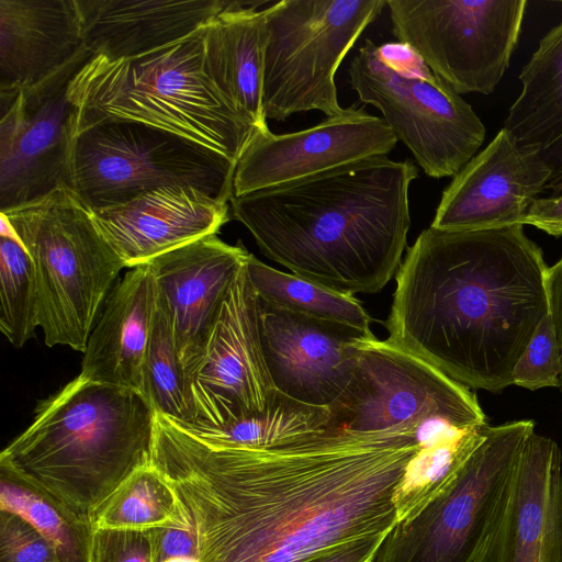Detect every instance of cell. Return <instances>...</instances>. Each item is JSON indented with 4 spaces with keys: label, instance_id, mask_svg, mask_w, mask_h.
I'll return each instance as SVG.
<instances>
[{
    "label": "cell",
    "instance_id": "6da1fadb",
    "mask_svg": "<svg viewBox=\"0 0 562 562\" xmlns=\"http://www.w3.org/2000/svg\"><path fill=\"white\" fill-rule=\"evenodd\" d=\"M328 411L325 430L263 449L215 446L156 414L150 464L199 562H304L393 528L396 487L440 415L386 425L340 404Z\"/></svg>",
    "mask_w": 562,
    "mask_h": 562
},
{
    "label": "cell",
    "instance_id": "7a4b0ae2",
    "mask_svg": "<svg viewBox=\"0 0 562 562\" xmlns=\"http://www.w3.org/2000/svg\"><path fill=\"white\" fill-rule=\"evenodd\" d=\"M522 226L424 229L395 274L386 340L469 389L512 385L549 314V267Z\"/></svg>",
    "mask_w": 562,
    "mask_h": 562
},
{
    "label": "cell",
    "instance_id": "3957f363",
    "mask_svg": "<svg viewBox=\"0 0 562 562\" xmlns=\"http://www.w3.org/2000/svg\"><path fill=\"white\" fill-rule=\"evenodd\" d=\"M417 177L412 160L380 156L229 202L267 258L328 289L372 294L403 261Z\"/></svg>",
    "mask_w": 562,
    "mask_h": 562
},
{
    "label": "cell",
    "instance_id": "277c9868",
    "mask_svg": "<svg viewBox=\"0 0 562 562\" xmlns=\"http://www.w3.org/2000/svg\"><path fill=\"white\" fill-rule=\"evenodd\" d=\"M156 411L140 392L78 375L40 402L0 461L83 518L151 461Z\"/></svg>",
    "mask_w": 562,
    "mask_h": 562
},
{
    "label": "cell",
    "instance_id": "5b68a950",
    "mask_svg": "<svg viewBox=\"0 0 562 562\" xmlns=\"http://www.w3.org/2000/svg\"><path fill=\"white\" fill-rule=\"evenodd\" d=\"M204 27L133 58L92 55L68 87L75 132L102 120L132 121L237 162L257 130L216 88L206 65Z\"/></svg>",
    "mask_w": 562,
    "mask_h": 562
},
{
    "label": "cell",
    "instance_id": "8992f818",
    "mask_svg": "<svg viewBox=\"0 0 562 562\" xmlns=\"http://www.w3.org/2000/svg\"><path fill=\"white\" fill-rule=\"evenodd\" d=\"M0 212L32 259L45 344L83 352L104 301L125 268L100 232L92 209L63 184Z\"/></svg>",
    "mask_w": 562,
    "mask_h": 562
},
{
    "label": "cell",
    "instance_id": "52a82bcc",
    "mask_svg": "<svg viewBox=\"0 0 562 562\" xmlns=\"http://www.w3.org/2000/svg\"><path fill=\"white\" fill-rule=\"evenodd\" d=\"M386 0H282L261 10L267 119L340 114L335 75Z\"/></svg>",
    "mask_w": 562,
    "mask_h": 562
},
{
    "label": "cell",
    "instance_id": "ba28073f",
    "mask_svg": "<svg viewBox=\"0 0 562 562\" xmlns=\"http://www.w3.org/2000/svg\"><path fill=\"white\" fill-rule=\"evenodd\" d=\"M236 162L142 123L102 120L74 134L70 188L91 207L166 186H190L229 202Z\"/></svg>",
    "mask_w": 562,
    "mask_h": 562
},
{
    "label": "cell",
    "instance_id": "9c48e42d",
    "mask_svg": "<svg viewBox=\"0 0 562 562\" xmlns=\"http://www.w3.org/2000/svg\"><path fill=\"white\" fill-rule=\"evenodd\" d=\"M532 420L487 426L448 487L397 521L373 562H475L507 501Z\"/></svg>",
    "mask_w": 562,
    "mask_h": 562
},
{
    "label": "cell",
    "instance_id": "30bf717a",
    "mask_svg": "<svg viewBox=\"0 0 562 562\" xmlns=\"http://www.w3.org/2000/svg\"><path fill=\"white\" fill-rule=\"evenodd\" d=\"M348 74L359 100L382 113L427 176L454 177L483 144L480 117L431 70L414 74L396 67L367 38Z\"/></svg>",
    "mask_w": 562,
    "mask_h": 562
},
{
    "label": "cell",
    "instance_id": "8fae6325",
    "mask_svg": "<svg viewBox=\"0 0 562 562\" xmlns=\"http://www.w3.org/2000/svg\"><path fill=\"white\" fill-rule=\"evenodd\" d=\"M526 0H386L395 37L458 94L492 93L518 44Z\"/></svg>",
    "mask_w": 562,
    "mask_h": 562
},
{
    "label": "cell",
    "instance_id": "7c38bea8",
    "mask_svg": "<svg viewBox=\"0 0 562 562\" xmlns=\"http://www.w3.org/2000/svg\"><path fill=\"white\" fill-rule=\"evenodd\" d=\"M92 55L85 45L40 83L0 90V211L70 186L75 108L68 87Z\"/></svg>",
    "mask_w": 562,
    "mask_h": 562
},
{
    "label": "cell",
    "instance_id": "4fadbf2b",
    "mask_svg": "<svg viewBox=\"0 0 562 562\" xmlns=\"http://www.w3.org/2000/svg\"><path fill=\"white\" fill-rule=\"evenodd\" d=\"M246 262L226 293L203 360L188 386L192 417L188 426L224 428L261 413L277 391L262 351L259 297Z\"/></svg>",
    "mask_w": 562,
    "mask_h": 562
},
{
    "label": "cell",
    "instance_id": "5bb4252c",
    "mask_svg": "<svg viewBox=\"0 0 562 562\" xmlns=\"http://www.w3.org/2000/svg\"><path fill=\"white\" fill-rule=\"evenodd\" d=\"M397 140L382 117L355 105L307 130L288 134L255 131L236 162L234 195L387 156Z\"/></svg>",
    "mask_w": 562,
    "mask_h": 562
},
{
    "label": "cell",
    "instance_id": "9a60e30c",
    "mask_svg": "<svg viewBox=\"0 0 562 562\" xmlns=\"http://www.w3.org/2000/svg\"><path fill=\"white\" fill-rule=\"evenodd\" d=\"M259 329L276 390L297 402L326 408L348 386L362 344L374 337L260 300Z\"/></svg>",
    "mask_w": 562,
    "mask_h": 562
},
{
    "label": "cell",
    "instance_id": "2e32d148",
    "mask_svg": "<svg viewBox=\"0 0 562 562\" xmlns=\"http://www.w3.org/2000/svg\"><path fill=\"white\" fill-rule=\"evenodd\" d=\"M248 256L243 245L212 234L148 262L169 312L187 393L226 293Z\"/></svg>",
    "mask_w": 562,
    "mask_h": 562
},
{
    "label": "cell",
    "instance_id": "e0dca14e",
    "mask_svg": "<svg viewBox=\"0 0 562 562\" xmlns=\"http://www.w3.org/2000/svg\"><path fill=\"white\" fill-rule=\"evenodd\" d=\"M549 177L542 161L502 128L443 190L430 226L482 231L524 225Z\"/></svg>",
    "mask_w": 562,
    "mask_h": 562
},
{
    "label": "cell",
    "instance_id": "ac0fdd59",
    "mask_svg": "<svg viewBox=\"0 0 562 562\" xmlns=\"http://www.w3.org/2000/svg\"><path fill=\"white\" fill-rule=\"evenodd\" d=\"M475 562H562V457L532 431L507 501Z\"/></svg>",
    "mask_w": 562,
    "mask_h": 562
},
{
    "label": "cell",
    "instance_id": "d6986e66",
    "mask_svg": "<svg viewBox=\"0 0 562 562\" xmlns=\"http://www.w3.org/2000/svg\"><path fill=\"white\" fill-rule=\"evenodd\" d=\"M92 213L130 269L216 234L229 220L227 202L190 186L160 187L123 203L92 209Z\"/></svg>",
    "mask_w": 562,
    "mask_h": 562
},
{
    "label": "cell",
    "instance_id": "ffe728a7",
    "mask_svg": "<svg viewBox=\"0 0 562 562\" xmlns=\"http://www.w3.org/2000/svg\"><path fill=\"white\" fill-rule=\"evenodd\" d=\"M83 41L93 55L133 58L207 25L228 0H77Z\"/></svg>",
    "mask_w": 562,
    "mask_h": 562
},
{
    "label": "cell",
    "instance_id": "44dd1931",
    "mask_svg": "<svg viewBox=\"0 0 562 562\" xmlns=\"http://www.w3.org/2000/svg\"><path fill=\"white\" fill-rule=\"evenodd\" d=\"M157 300L149 265L131 268L104 301L83 351L79 375L144 394V362Z\"/></svg>",
    "mask_w": 562,
    "mask_h": 562
},
{
    "label": "cell",
    "instance_id": "7402d4cb",
    "mask_svg": "<svg viewBox=\"0 0 562 562\" xmlns=\"http://www.w3.org/2000/svg\"><path fill=\"white\" fill-rule=\"evenodd\" d=\"M83 47L77 0H0V90L40 83Z\"/></svg>",
    "mask_w": 562,
    "mask_h": 562
},
{
    "label": "cell",
    "instance_id": "603a6c76",
    "mask_svg": "<svg viewBox=\"0 0 562 562\" xmlns=\"http://www.w3.org/2000/svg\"><path fill=\"white\" fill-rule=\"evenodd\" d=\"M267 1H231L204 27L209 72L229 105L257 131H268L262 106V13Z\"/></svg>",
    "mask_w": 562,
    "mask_h": 562
},
{
    "label": "cell",
    "instance_id": "cb8c5ba5",
    "mask_svg": "<svg viewBox=\"0 0 562 562\" xmlns=\"http://www.w3.org/2000/svg\"><path fill=\"white\" fill-rule=\"evenodd\" d=\"M522 89L503 128L549 169L547 190L562 193V21L539 42L519 74Z\"/></svg>",
    "mask_w": 562,
    "mask_h": 562
},
{
    "label": "cell",
    "instance_id": "d4e9b609",
    "mask_svg": "<svg viewBox=\"0 0 562 562\" xmlns=\"http://www.w3.org/2000/svg\"><path fill=\"white\" fill-rule=\"evenodd\" d=\"M0 510L26 520L56 549L63 562H92L91 520L1 461Z\"/></svg>",
    "mask_w": 562,
    "mask_h": 562
},
{
    "label": "cell",
    "instance_id": "484cf974",
    "mask_svg": "<svg viewBox=\"0 0 562 562\" xmlns=\"http://www.w3.org/2000/svg\"><path fill=\"white\" fill-rule=\"evenodd\" d=\"M246 266L260 301L292 313L373 334L370 327L372 319L355 295L274 269L252 254H249Z\"/></svg>",
    "mask_w": 562,
    "mask_h": 562
},
{
    "label": "cell",
    "instance_id": "4316f807",
    "mask_svg": "<svg viewBox=\"0 0 562 562\" xmlns=\"http://www.w3.org/2000/svg\"><path fill=\"white\" fill-rule=\"evenodd\" d=\"M328 417V408L307 405L276 391L261 413L224 428L201 429L181 424L215 446L263 449L321 432L326 429Z\"/></svg>",
    "mask_w": 562,
    "mask_h": 562
},
{
    "label": "cell",
    "instance_id": "83f0119b",
    "mask_svg": "<svg viewBox=\"0 0 562 562\" xmlns=\"http://www.w3.org/2000/svg\"><path fill=\"white\" fill-rule=\"evenodd\" d=\"M93 529L147 531L179 526L184 516L177 497L151 465L130 475L92 514Z\"/></svg>",
    "mask_w": 562,
    "mask_h": 562
},
{
    "label": "cell",
    "instance_id": "f1b7e54d",
    "mask_svg": "<svg viewBox=\"0 0 562 562\" xmlns=\"http://www.w3.org/2000/svg\"><path fill=\"white\" fill-rule=\"evenodd\" d=\"M485 425L476 430L425 442L408 463L396 487L397 521L411 518L443 492L483 439Z\"/></svg>",
    "mask_w": 562,
    "mask_h": 562
},
{
    "label": "cell",
    "instance_id": "f546056e",
    "mask_svg": "<svg viewBox=\"0 0 562 562\" xmlns=\"http://www.w3.org/2000/svg\"><path fill=\"white\" fill-rule=\"evenodd\" d=\"M38 294L32 259L10 224L1 216L0 329L16 348L35 335Z\"/></svg>",
    "mask_w": 562,
    "mask_h": 562
},
{
    "label": "cell",
    "instance_id": "4dcf8cb0",
    "mask_svg": "<svg viewBox=\"0 0 562 562\" xmlns=\"http://www.w3.org/2000/svg\"><path fill=\"white\" fill-rule=\"evenodd\" d=\"M144 394L157 414L184 424L191 423L186 380L172 325L159 292L144 362Z\"/></svg>",
    "mask_w": 562,
    "mask_h": 562
},
{
    "label": "cell",
    "instance_id": "1f68e13d",
    "mask_svg": "<svg viewBox=\"0 0 562 562\" xmlns=\"http://www.w3.org/2000/svg\"><path fill=\"white\" fill-rule=\"evenodd\" d=\"M560 375V347L548 314L519 358L513 384L538 390L558 386Z\"/></svg>",
    "mask_w": 562,
    "mask_h": 562
},
{
    "label": "cell",
    "instance_id": "d6a6232c",
    "mask_svg": "<svg viewBox=\"0 0 562 562\" xmlns=\"http://www.w3.org/2000/svg\"><path fill=\"white\" fill-rule=\"evenodd\" d=\"M0 562H63L56 549L26 520L0 510Z\"/></svg>",
    "mask_w": 562,
    "mask_h": 562
},
{
    "label": "cell",
    "instance_id": "836d02e7",
    "mask_svg": "<svg viewBox=\"0 0 562 562\" xmlns=\"http://www.w3.org/2000/svg\"><path fill=\"white\" fill-rule=\"evenodd\" d=\"M92 562H153L149 530L95 529Z\"/></svg>",
    "mask_w": 562,
    "mask_h": 562
},
{
    "label": "cell",
    "instance_id": "e575fe53",
    "mask_svg": "<svg viewBox=\"0 0 562 562\" xmlns=\"http://www.w3.org/2000/svg\"><path fill=\"white\" fill-rule=\"evenodd\" d=\"M186 519V518H184ZM153 562H164L170 558L196 555V543L187 519L183 524L149 530Z\"/></svg>",
    "mask_w": 562,
    "mask_h": 562
},
{
    "label": "cell",
    "instance_id": "d590c367",
    "mask_svg": "<svg viewBox=\"0 0 562 562\" xmlns=\"http://www.w3.org/2000/svg\"><path fill=\"white\" fill-rule=\"evenodd\" d=\"M386 535L353 540L304 562H373Z\"/></svg>",
    "mask_w": 562,
    "mask_h": 562
},
{
    "label": "cell",
    "instance_id": "8d00e7d4",
    "mask_svg": "<svg viewBox=\"0 0 562 562\" xmlns=\"http://www.w3.org/2000/svg\"><path fill=\"white\" fill-rule=\"evenodd\" d=\"M528 224L547 234L559 237L562 235V193L537 199L529 207L524 225Z\"/></svg>",
    "mask_w": 562,
    "mask_h": 562
},
{
    "label": "cell",
    "instance_id": "74e56055",
    "mask_svg": "<svg viewBox=\"0 0 562 562\" xmlns=\"http://www.w3.org/2000/svg\"><path fill=\"white\" fill-rule=\"evenodd\" d=\"M547 294L549 315L560 347L559 387L562 391V258L548 268Z\"/></svg>",
    "mask_w": 562,
    "mask_h": 562
}]
</instances>
